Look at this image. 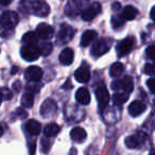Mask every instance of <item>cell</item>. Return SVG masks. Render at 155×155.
I'll list each match as a JSON object with an SVG mask.
<instances>
[{
    "mask_svg": "<svg viewBox=\"0 0 155 155\" xmlns=\"http://www.w3.org/2000/svg\"><path fill=\"white\" fill-rule=\"evenodd\" d=\"M151 18L155 21V5L152 8V10H151Z\"/></svg>",
    "mask_w": 155,
    "mask_h": 155,
    "instance_id": "obj_37",
    "label": "cell"
},
{
    "mask_svg": "<svg viewBox=\"0 0 155 155\" xmlns=\"http://www.w3.org/2000/svg\"><path fill=\"white\" fill-rule=\"evenodd\" d=\"M73 35H74V29L67 26V25H63L60 32H58V41L61 44H67L73 38Z\"/></svg>",
    "mask_w": 155,
    "mask_h": 155,
    "instance_id": "obj_8",
    "label": "cell"
},
{
    "mask_svg": "<svg viewBox=\"0 0 155 155\" xmlns=\"http://www.w3.org/2000/svg\"><path fill=\"white\" fill-rule=\"evenodd\" d=\"M70 137L73 141L75 142H83L87 137V134L86 131H85L83 127H73L70 132Z\"/></svg>",
    "mask_w": 155,
    "mask_h": 155,
    "instance_id": "obj_15",
    "label": "cell"
},
{
    "mask_svg": "<svg viewBox=\"0 0 155 155\" xmlns=\"http://www.w3.org/2000/svg\"><path fill=\"white\" fill-rule=\"evenodd\" d=\"M17 70H18V69H17V67H14V68H13V70H12V73H15Z\"/></svg>",
    "mask_w": 155,
    "mask_h": 155,
    "instance_id": "obj_44",
    "label": "cell"
},
{
    "mask_svg": "<svg viewBox=\"0 0 155 155\" xmlns=\"http://www.w3.org/2000/svg\"><path fill=\"white\" fill-rule=\"evenodd\" d=\"M112 47V39L110 38H100L94 44L91 48V55L95 58H99L103 54L107 53Z\"/></svg>",
    "mask_w": 155,
    "mask_h": 155,
    "instance_id": "obj_2",
    "label": "cell"
},
{
    "mask_svg": "<svg viewBox=\"0 0 155 155\" xmlns=\"http://www.w3.org/2000/svg\"><path fill=\"white\" fill-rule=\"evenodd\" d=\"M13 87H14V89H15L16 91H19V89H20V82H19V81H16V82L14 83Z\"/></svg>",
    "mask_w": 155,
    "mask_h": 155,
    "instance_id": "obj_34",
    "label": "cell"
},
{
    "mask_svg": "<svg viewBox=\"0 0 155 155\" xmlns=\"http://www.w3.org/2000/svg\"><path fill=\"white\" fill-rule=\"evenodd\" d=\"M112 88L116 91H122V93H127L130 94L132 93L134 88V83H133V79L129 75L127 77H123L122 79H119V80L115 81L112 83Z\"/></svg>",
    "mask_w": 155,
    "mask_h": 155,
    "instance_id": "obj_4",
    "label": "cell"
},
{
    "mask_svg": "<svg viewBox=\"0 0 155 155\" xmlns=\"http://www.w3.org/2000/svg\"><path fill=\"white\" fill-rule=\"evenodd\" d=\"M25 127H26V131L32 136L38 135V134L41 133V124L38 122V121L34 120V119H31V120H29L28 122L26 123Z\"/></svg>",
    "mask_w": 155,
    "mask_h": 155,
    "instance_id": "obj_17",
    "label": "cell"
},
{
    "mask_svg": "<svg viewBox=\"0 0 155 155\" xmlns=\"http://www.w3.org/2000/svg\"><path fill=\"white\" fill-rule=\"evenodd\" d=\"M147 52V55L149 56L150 58L152 60H155V45H152V46H149L146 50Z\"/></svg>",
    "mask_w": 155,
    "mask_h": 155,
    "instance_id": "obj_31",
    "label": "cell"
},
{
    "mask_svg": "<svg viewBox=\"0 0 155 155\" xmlns=\"http://www.w3.org/2000/svg\"><path fill=\"white\" fill-rule=\"evenodd\" d=\"M20 54H21L24 60L28 61V62H33L39 58L41 51H39V48L35 45H26L21 48Z\"/></svg>",
    "mask_w": 155,
    "mask_h": 155,
    "instance_id": "obj_5",
    "label": "cell"
},
{
    "mask_svg": "<svg viewBox=\"0 0 155 155\" xmlns=\"http://www.w3.org/2000/svg\"><path fill=\"white\" fill-rule=\"evenodd\" d=\"M100 13H101V5H100V3L95 2V3H93V5H88V7L82 12V18L84 20H86V21L93 20L94 18L97 15H99Z\"/></svg>",
    "mask_w": 155,
    "mask_h": 155,
    "instance_id": "obj_9",
    "label": "cell"
},
{
    "mask_svg": "<svg viewBox=\"0 0 155 155\" xmlns=\"http://www.w3.org/2000/svg\"><path fill=\"white\" fill-rule=\"evenodd\" d=\"M19 22V16L13 11H7L0 16V25L3 28L13 30Z\"/></svg>",
    "mask_w": 155,
    "mask_h": 155,
    "instance_id": "obj_3",
    "label": "cell"
},
{
    "mask_svg": "<svg viewBox=\"0 0 155 155\" xmlns=\"http://www.w3.org/2000/svg\"><path fill=\"white\" fill-rule=\"evenodd\" d=\"M33 103H34V96H33V94L31 93H26L24 96H22L21 98V105L24 106V107H32L33 106Z\"/></svg>",
    "mask_w": 155,
    "mask_h": 155,
    "instance_id": "obj_26",
    "label": "cell"
},
{
    "mask_svg": "<svg viewBox=\"0 0 155 155\" xmlns=\"http://www.w3.org/2000/svg\"><path fill=\"white\" fill-rule=\"evenodd\" d=\"M74 52L71 48H65L60 54V62L63 65H70L73 62Z\"/></svg>",
    "mask_w": 155,
    "mask_h": 155,
    "instance_id": "obj_19",
    "label": "cell"
},
{
    "mask_svg": "<svg viewBox=\"0 0 155 155\" xmlns=\"http://www.w3.org/2000/svg\"><path fill=\"white\" fill-rule=\"evenodd\" d=\"M25 75L27 80L32 81V82H38L43 78V70L38 66H30L29 68H27Z\"/></svg>",
    "mask_w": 155,
    "mask_h": 155,
    "instance_id": "obj_11",
    "label": "cell"
},
{
    "mask_svg": "<svg viewBox=\"0 0 155 155\" xmlns=\"http://www.w3.org/2000/svg\"><path fill=\"white\" fill-rule=\"evenodd\" d=\"M2 100H3V94H2V89L0 88V104H1Z\"/></svg>",
    "mask_w": 155,
    "mask_h": 155,
    "instance_id": "obj_40",
    "label": "cell"
},
{
    "mask_svg": "<svg viewBox=\"0 0 155 155\" xmlns=\"http://www.w3.org/2000/svg\"><path fill=\"white\" fill-rule=\"evenodd\" d=\"M39 51H41V54L44 56L49 55L52 52V44L49 43V41H44L43 44L39 47Z\"/></svg>",
    "mask_w": 155,
    "mask_h": 155,
    "instance_id": "obj_27",
    "label": "cell"
},
{
    "mask_svg": "<svg viewBox=\"0 0 155 155\" xmlns=\"http://www.w3.org/2000/svg\"><path fill=\"white\" fill-rule=\"evenodd\" d=\"M12 1H13V0H0V3L2 5H10Z\"/></svg>",
    "mask_w": 155,
    "mask_h": 155,
    "instance_id": "obj_36",
    "label": "cell"
},
{
    "mask_svg": "<svg viewBox=\"0 0 155 155\" xmlns=\"http://www.w3.org/2000/svg\"><path fill=\"white\" fill-rule=\"evenodd\" d=\"M147 110V106L144 103H142L141 101H133L129 106V113L132 117H137L139 115H141L144 110Z\"/></svg>",
    "mask_w": 155,
    "mask_h": 155,
    "instance_id": "obj_14",
    "label": "cell"
},
{
    "mask_svg": "<svg viewBox=\"0 0 155 155\" xmlns=\"http://www.w3.org/2000/svg\"><path fill=\"white\" fill-rule=\"evenodd\" d=\"M97 36H98V33L96 32V31H94V30L85 31L82 35V38H81V45H82L83 47H86L91 41H95V39L97 38Z\"/></svg>",
    "mask_w": 155,
    "mask_h": 155,
    "instance_id": "obj_20",
    "label": "cell"
},
{
    "mask_svg": "<svg viewBox=\"0 0 155 155\" xmlns=\"http://www.w3.org/2000/svg\"><path fill=\"white\" fill-rule=\"evenodd\" d=\"M13 34V31L10 30V29L3 28V27H0V36L2 37H10Z\"/></svg>",
    "mask_w": 155,
    "mask_h": 155,
    "instance_id": "obj_30",
    "label": "cell"
},
{
    "mask_svg": "<svg viewBox=\"0 0 155 155\" xmlns=\"http://www.w3.org/2000/svg\"><path fill=\"white\" fill-rule=\"evenodd\" d=\"M22 41L26 45H35L38 41V36L35 32H28L22 36Z\"/></svg>",
    "mask_w": 155,
    "mask_h": 155,
    "instance_id": "obj_25",
    "label": "cell"
},
{
    "mask_svg": "<svg viewBox=\"0 0 155 155\" xmlns=\"http://www.w3.org/2000/svg\"><path fill=\"white\" fill-rule=\"evenodd\" d=\"M143 141V136L139 135V134H136V135H131L127 136L125 138V146L129 149H135L138 146L141 144V142Z\"/></svg>",
    "mask_w": 155,
    "mask_h": 155,
    "instance_id": "obj_18",
    "label": "cell"
},
{
    "mask_svg": "<svg viewBox=\"0 0 155 155\" xmlns=\"http://www.w3.org/2000/svg\"><path fill=\"white\" fill-rule=\"evenodd\" d=\"M143 72L148 75H155V63L146 64L143 67Z\"/></svg>",
    "mask_w": 155,
    "mask_h": 155,
    "instance_id": "obj_28",
    "label": "cell"
},
{
    "mask_svg": "<svg viewBox=\"0 0 155 155\" xmlns=\"http://www.w3.org/2000/svg\"><path fill=\"white\" fill-rule=\"evenodd\" d=\"M61 131V127H58L56 123H49L46 125V127L44 129V134L47 138L53 137V136L58 135Z\"/></svg>",
    "mask_w": 155,
    "mask_h": 155,
    "instance_id": "obj_22",
    "label": "cell"
},
{
    "mask_svg": "<svg viewBox=\"0 0 155 155\" xmlns=\"http://www.w3.org/2000/svg\"><path fill=\"white\" fill-rule=\"evenodd\" d=\"M50 147H51V142H50L49 139H47V138L41 139V151H43L44 153L48 152V151L50 150Z\"/></svg>",
    "mask_w": 155,
    "mask_h": 155,
    "instance_id": "obj_29",
    "label": "cell"
},
{
    "mask_svg": "<svg viewBox=\"0 0 155 155\" xmlns=\"http://www.w3.org/2000/svg\"><path fill=\"white\" fill-rule=\"evenodd\" d=\"M113 7H115V9H119V7H120V5H119V3H115Z\"/></svg>",
    "mask_w": 155,
    "mask_h": 155,
    "instance_id": "obj_43",
    "label": "cell"
},
{
    "mask_svg": "<svg viewBox=\"0 0 155 155\" xmlns=\"http://www.w3.org/2000/svg\"><path fill=\"white\" fill-rule=\"evenodd\" d=\"M75 100L82 105H87L91 102V94L86 87H81L75 93Z\"/></svg>",
    "mask_w": 155,
    "mask_h": 155,
    "instance_id": "obj_13",
    "label": "cell"
},
{
    "mask_svg": "<svg viewBox=\"0 0 155 155\" xmlns=\"http://www.w3.org/2000/svg\"><path fill=\"white\" fill-rule=\"evenodd\" d=\"M74 78L78 82L80 83H86L91 79V72L89 69L87 67H80L79 69H77V71L74 72Z\"/></svg>",
    "mask_w": 155,
    "mask_h": 155,
    "instance_id": "obj_16",
    "label": "cell"
},
{
    "mask_svg": "<svg viewBox=\"0 0 155 155\" xmlns=\"http://www.w3.org/2000/svg\"><path fill=\"white\" fill-rule=\"evenodd\" d=\"M27 5L26 9L38 17H46L49 15L50 8L44 0H33V1H24Z\"/></svg>",
    "mask_w": 155,
    "mask_h": 155,
    "instance_id": "obj_1",
    "label": "cell"
},
{
    "mask_svg": "<svg viewBox=\"0 0 155 155\" xmlns=\"http://www.w3.org/2000/svg\"><path fill=\"white\" fill-rule=\"evenodd\" d=\"M70 152H72V155H75V154H77V150H75V149H72V150H71Z\"/></svg>",
    "mask_w": 155,
    "mask_h": 155,
    "instance_id": "obj_42",
    "label": "cell"
},
{
    "mask_svg": "<svg viewBox=\"0 0 155 155\" xmlns=\"http://www.w3.org/2000/svg\"><path fill=\"white\" fill-rule=\"evenodd\" d=\"M70 83H69V81H67L66 82V85H64L65 88H72V85H69Z\"/></svg>",
    "mask_w": 155,
    "mask_h": 155,
    "instance_id": "obj_39",
    "label": "cell"
},
{
    "mask_svg": "<svg viewBox=\"0 0 155 155\" xmlns=\"http://www.w3.org/2000/svg\"><path fill=\"white\" fill-rule=\"evenodd\" d=\"M123 71H124V65L120 62H117L112 65V67L110 69V74L114 78H117L120 77Z\"/></svg>",
    "mask_w": 155,
    "mask_h": 155,
    "instance_id": "obj_23",
    "label": "cell"
},
{
    "mask_svg": "<svg viewBox=\"0 0 155 155\" xmlns=\"http://www.w3.org/2000/svg\"><path fill=\"white\" fill-rule=\"evenodd\" d=\"M96 98H97V101L99 103L100 108H104L108 104L110 101V94L108 91L105 86L101 85L96 89Z\"/></svg>",
    "mask_w": 155,
    "mask_h": 155,
    "instance_id": "obj_10",
    "label": "cell"
},
{
    "mask_svg": "<svg viewBox=\"0 0 155 155\" xmlns=\"http://www.w3.org/2000/svg\"><path fill=\"white\" fill-rule=\"evenodd\" d=\"M34 151H35V143L33 142V143L30 144V155H34Z\"/></svg>",
    "mask_w": 155,
    "mask_h": 155,
    "instance_id": "obj_35",
    "label": "cell"
},
{
    "mask_svg": "<svg viewBox=\"0 0 155 155\" xmlns=\"http://www.w3.org/2000/svg\"><path fill=\"white\" fill-rule=\"evenodd\" d=\"M138 11L136 8L132 7V5H127V7L123 9L122 14H121L120 17L122 18L123 20H132L137 16Z\"/></svg>",
    "mask_w": 155,
    "mask_h": 155,
    "instance_id": "obj_21",
    "label": "cell"
},
{
    "mask_svg": "<svg viewBox=\"0 0 155 155\" xmlns=\"http://www.w3.org/2000/svg\"><path fill=\"white\" fill-rule=\"evenodd\" d=\"M129 100V94L127 93H116L113 97V101H114L115 105H122Z\"/></svg>",
    "mask_w": 155,
    "mask_h": 155,
    "instance_id": "obj_24",
    "label": "cell"
},
{
    "mask_svg": "<svg viewBox=\"0 0 155 155\" xmlns=\"http://www.w3.org/2000/svg\"><path fill=\"white\" fill-rule=\"evenodd\" d=\"M134 46H135V38L134 37H127V38L122 39L117 46V53L118 56H124L129 54L130 52L133 50Z\"/></svg>",
    "mask_w": 155,
    "mask_h": 155,
    "instance_id": "obj_6",
    "label": "cell"
},
{
    "mask_svg": "<svg viewBox=\"0 0 155 155\" xmlns=\"http://www.w3.org/2000/svg\"><path fill=\"white\" fill-rule=\"evenodd\" d=\"M36 34L38 38L41 39H49L53 36L54 30L50 25L47 24H39L36 28Z\"/></svg>",
    "mask_w": 155,
    "mask_h": 155,
    "instance_id": "obj_12",
    "label": "cell"
},
{
    "mask_svg": "<svg viewBox=\"0 0 155 155\" xmlns=\"http://www.w3.org/2000/svg\"><path fill=\"white\" fill-rule=\"evenodd\" d=\"M3 133H5V127L3 124H0V137L3 135Z\"/></svg>",
    "mask_w": 155,
    "mask_h": 155,
    "instance_id": "obj_38",
    "label": "cell"
},
{
    "mask_svg": "<svg viewBox=\"0 0 155 155\" xmlns=\"http://www.w3.org/2000/svg\"><path fill=\"white\" fill-rule=\"evenodd\" d=\"M149 155H155V149H152V150H151V152L149 153Z\"/></svg>",
    "mask_w": 155,
    "mask_h": 155,
    "instance_id": "obj_41",
    "label": "cell"
},
{
    "mask_svg": "<svg viewBox=\"0 0 155 155\" xmlns=\"http://www.w3.org/2000/svg\"><path fill=\"white\" fill-rule=\"evenodd\" d=\"M147 86L150 89L151 93L155 94V77L151 78V79H149V80L147 81Z\"/></svg>",
    "mask_w": 155,
    "mask_h": 155,
    "instance_id": "obj_32",
    "label": "cell"
},
{
    "mask_svg": "<svg viewBox=\"0 0 155 155\" xmlns=\"http://www.w3.org/2000/svg\"><path fill=\"white\" fill-rule=\"evenodd\" d=\"M112 22H113V27H114L115 29H117V28H119V27L123 26V24H124V20H123L121 17H119V18L115 17V18H113Z\"/></svg>",
    "mask_w": 155,
    "mask_h": 155,
    "instance_id": "obj_33",
    "label": "cell"
},
{
    "mask_svg": "<svg viewBox=\"0 0 155 155\" xmlns=\"http://www.w3.org/2000/svg\"><path fill=\"white\" fill-rule=\"evenodd\" d=\"M56 110H58V105L51 99L46 100L41 106V114L45 118H49V117L54 116L56 114Z\"/></svg>",
    "mask_w": 155,
    "mask_h": 155,
    "instance_id": "obj_7",
    "label": "cell"
}]
</instances>
